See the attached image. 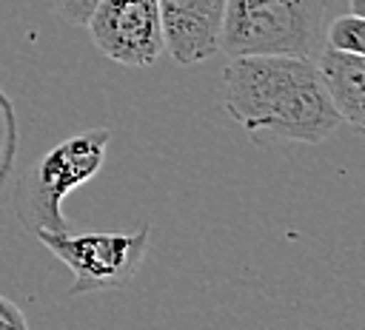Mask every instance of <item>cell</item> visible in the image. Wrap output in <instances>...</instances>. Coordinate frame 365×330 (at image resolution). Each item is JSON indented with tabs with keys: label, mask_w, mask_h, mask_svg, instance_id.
Listing matches in <instances>:
<instances>
[{
	"label": "cell",
	"mask_w": 365,
	"mask_h": 330,
	"mask_svg": "<svg viewBox=\"0 0 365 330\" xmlns=\"http://www.w3.org/2000/svg\"><path fill=\"white\" fill-rule=\"evenodd\" d=\"M222 108L248 134L319 145L342 117L328 100L311 57L297 54H242L222 71Z\"/></svg>",
	"instance_id": "cell-1"
},
{
	"label": "cell",
	"mask_w": 365,
	"mask_h": 330,
	"mask_svg": "<svg viewBox=\"0 0 365 330\" xmlns=\"http://www.w3.org/2000/svg\"><path fill=\"white\" fill-rule=\"evenodd\" d=\"M111 128H88L71 134L40 154L14 185V213L20 225L37 236L43 230H68L71 222L63 216V199L94 179L106 162Z\"/></svg>",
	"instance_id": "cell-2"
},
{
	"label": "cell",
	"mask_w": 365,
	"mask_h": 330,
	"mask_svg": "<svg viewBox=\"0 0 365 330\" xmlns=\"http://www.w3.org/2000/svg\"><path fill=\"white\" fill-rule=\"evenodd\" d=\"M325 23V0H225L220 51L311 57Z\"/></svg>",
	"instance_id": "cell-3"
},
{
	"label": "cell",
	"mask_w": 365,
	"mask_h": 330,
	"mask_svg": "<svg viewBox=\"0 0 365 330\" xmlns=\"http://www.w3.org/2000/svg\"><path fill=\"white\" fill-rule=\"evenodd\" d=\"M151 225L143 222L134 230H43L37 242L48 247L71 270V296L120 290L125 287L148 250Z\"/></svg>",
	"instance_id": "cell-4"
},
{
	"label": "cell",
	"mask_w": 365,
	"mask_h": 330,
	"mask_svg": "<svg viewBox=\"0 0 365 330\" xmlns=\"http://www.w3.org/2000/svg\"><path fill=\"white\" fill-rule=\"evenodd\" d=\"M86 28L100 54L131 68L154 65L165 54L157 0H97Z\"/></svg>",
	"instance_id": "cell-5"
},
{
	"label": "cell",
	"mask_w": 365,
	"mask_h": 330,
	"mask_svg": "<svg viewBox=\"0 0 365 330\" xmlns=\"http://www.w3.org/2000/svg\"><path fill=\"white\" fill-rule=\"evenodd\" d=\"M163 46L177 65H197L220 51L225 0H157Z\"/></svg>",
	"instance_id": "cell-6"
},
{
	"label": "cell",
	"mask_w": 365,
	"mask_h": 330,
	"mask_svg": "<svg viewBox=\"0 0 365 330\" xmlns=\"http://www.w3.org/2000/svg\"><path fill=\"white\" fill-rule=\"evenodd\" d=\"M314 65L342 122L362 128L365 122V57L325 46L319 57L314 60Z\"/></svg>",
	"instance_id": "cell-7"
},
{
	"label": "cell",
	"mask_w": 365,
	"mask_h": 330,
	"mask_svg": "<svg viewBox=\"0 0 365 330\" xmlns=\"http://www.w3.org/2000/svg\"><path fill=\"white\" fill-rule=\"evenodd\" d=\"M17 145H20V125H17V111L6 88L0 85V191L9 182L14 162H17Z\"/></svg>",
	"instance_id": "cell-8"
},
{
	"label": "cell",
	"mask_w": 365,
	"mask_h": 330,
	"mask_svg": "<svg viewBox=\"0 0 365 330\" xmlns=\"http://www.w3.org/2000/svg\"><path fill=\"white\" fill-rule=\"evenodd\" d=\"M328 48L348 51V54H365V20L359 14H339L325 28Z\"/></svg>",
	"instance_id": "cell-9"
},
{
	"label": "cell",
	"mask_w": 365,
	"mask_h": 330,
	"mask_svg": "<svg viewBox=\"0 0 365 330\" xmlns=\"http://www.w3.org/2000/svg\"><path fill=\"white\" fill-rule=\"evenodd\" d=\"M51 6H54V11H57L66 23H71V26H86V20H88L91 9L97 6V0H51Z\"/></svg>",
	"instance_id": "cell-10"
},
{
	"label": "cell",
	"mask_w": 365,
	"mask_h": 330,
	"mask_svg": "<svg viewBox=\"0 0 365 330\" xmlns=\"http://www.w3.org/2000/svg\"><path fill=\"white\" fill-rule=\"evenodd\" d=\"M0 330H29V321H26L23 307L14 304L3 293H0Z\"/></svg>",
	"instance_id": "cell-11"
},
{
	"label": "cell",
	"mask_w": 365,
	"mask_h": 330,
	"mask_svg": "<svg viewBox=\"0 0 365 330\" xmlns=\"http://www.w3.org/2000/svg\"><path fill=\"white\" fill-rule=\"evenodd\" d=\"M351 14H365V0H351Z\"/></svg>",
	"instance_id": "cell-12"
}]
</instances>
